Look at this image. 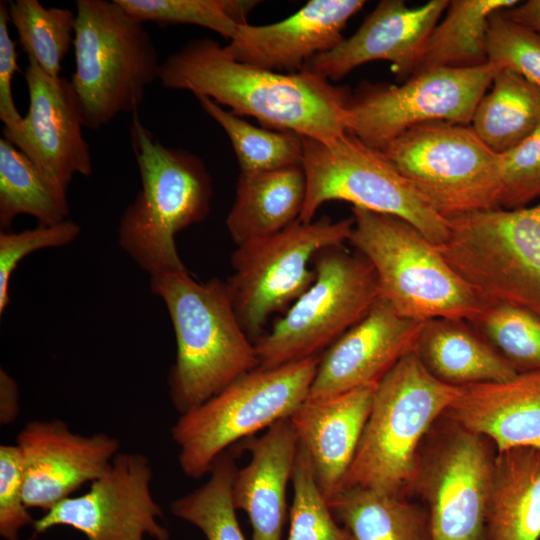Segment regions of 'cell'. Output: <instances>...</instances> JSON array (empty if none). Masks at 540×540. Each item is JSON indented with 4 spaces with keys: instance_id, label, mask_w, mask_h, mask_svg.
I'll return each mask as SVG.
<instances>
[{
    "instance_id": "cell-1",
    "label": "cell",
    "mask_w": 540,
    "mask_h": 540,
    "mask_svg": "<svg viewBox=\"0 0 540 540\" xmlns=\"http://www.w3.org/2000/svg\"><path fill=\"white\" fill-rule=\"evenodd\" d=\"M164 88L187 90L263 125L323 142L348 132L351 94L314 74L278 73L232 58L218 42H188L161 64Z\"/></svg>"
},
{
    "instance_id": "cell-2",
    "label": "cell",
    "mask_w": 540,
    "mask_h": 540,
    "mask_svg": "<svg viewBox=\"0 0 540 540\" xmlns=\"http://www.w3.org/2000/svg\"><path fill=\"white\" fill-rule=\"evenodd\" d=\"M150 286L165 304L176 337L168 387L179 414L259 367L226 282L213 278L200 283L185 270L151 277Z\"/></svg>"
},
{
    "instance_id": "cell-3",
    "label": "cell",
    "mask_w": 540,
    "mask_h": 540,
    "mask_svg": "<svg viewBox=\"0 0 540 540\" xmlns=\"http://www.w3.org/2000/svg\"><path fill=\"white\" fill-rule=\"evenodd\" d=\"M130 133L141 189L120 218L118 243L150 277L185 271L175 236L209 214L211 176L198 156L157 141L137 112Z\"/></svg>"
},
{
    "instance_id": "cell-4",
    "label": "cell",
    "mask_w": 540,
    "mask_h": 540,
    "mask_svg": "<svg viewBox=\"0 0 540 540\" xmlns=\"http://www.w3.org/2000/svg\"><path fill=\"white\" fill-rule=\"evenodd\" d=\"M461 390L433 377L414 350L403 356L376 385L340 490L362 487L405 497L413 488L422 439Z\"/></svg>"
},
{
    "instance_id": "cell-5",
    "label": "cell",
    "mask_w": 540,
    "mask_h": 540,
    "mask_svg": "<svg viewBox=\"0 0 540 540\" xmlns=\"http://www.w3.org/2000/svg\"><path fill=\"white\" fill-rule=\"evenodd\" d=\"M348 242L373 266L380 296L400 315L474 319L486 302L416 227L393 215L352 207Z\"/></svg>"
},
{
    "instance_id": "cell-6",
    "label": "cell",
    "mask_w": 540,
    "mask_h": 540,
    "mask_svg": "<svg viewBox=\"0 0 540 540\" xmlns=\"http://www.w3.org/2000/svg\"><path fill=\"white\" fill-rule=\"evenodd\" d=\"M75 71L71 83L83 126L100 129L121 113H135L161 62L144 23L115 0H77Z\"/></svg>"
},
{
    "instance_id": "cell-7",
    "label": "cell",
    "mask_w": 540,
    "mask_h": 540,
    "mask_svg": "<svg viewBox=\"0 0 540 540\" xmlns=\"http://www.w3.org/2000/svg\"><path fill=\"white\" fill-rule=\"evenodd\" d=\"M319 359L275 368L258 367L222 391L180 414L171 428L182 472L198 479L236 441L289 418L306 400Z\"/></svg>"
},
{
    "instance_id": "cell-8",
    "label": "cell",
    "mask_w": 540,
    "mask_h": 540,
    "mask_svg": "<svg viewBox=\"0 0 540 540\" xmlns=\"http://www.w3.org/2000/svg\"><path fill=\"white\" fill-rule=\"evenodd\" d=\"M436 246L485 301L509 304L540 318V204L447 219Z\"/></svg>"
},
{
    "instance_id": "cell-9",
    "label": "cell",
    "mask_w": 540,
    "mask_h": 540,
    "mask_svg": "<svg viewBox=\"0 0 540 540\" xmlns=\"http://www.w3.org/2000/svg\"><path fill=\"white\" fill-rule=\"evenodd\" d=\"M302 140L307 189L299 221L311 222L323 203L341 200L401 218L435 246L445 242L447 219L433 209L383 151L349 132L328 142L303 136Z\"/></svg>"
},
{
    "instance_id": "cell-10",
    "label": "cell",
    "mask_w": 540,
    "mask_h": 540,
    "mask_svg": "<svg viewBox=\"0 0 540 540\" xmlns=\"http://www.w3.org/2000/svg\"><path fill=\"white\" fill-rule=\"evenodd\" d=\"M383 153L445 219L501 208V154L470 125L422 123L392 140Z\"/></svg>"
},
{
    "instance_id": "cell-11",
    "label": "cell",
    "mask_w": 540,
    "mask_h": 540,
    "mask_svg": "<svg viewBox=\"0 0 540 540\" xmlns=\"http://www.w3.org/2000/svg\"><path fill=\"white\" fill-rule=\"evenodd\" d=\"M316 279L254 343L259 367L275 368L316 356L362 320L380 299L373 266L340 246L313 259Z\"/></svg>"
},
{
    "instance_id": "cell-12",
    "label": "cell",
    "mask_w": 540,
    "mask_h": 540,
    "mask_svg": "<svg viewBox=\"0 0 540 540\" xmlns=\"http://www.w3.org/2000/svg\"><path fill=\"white\" fill-rule=\"evenodd\" d=\"M353 217L296 221L284 230L237 246L226 284L238 320L250 339L260 338L270 315L295 302L315 281L310 261L323 249L348 242Z\"/></svg>"
},
{
    "instance_id": "cell-13",
    "label": "cell",
    "mask_w": 540,
    "mask_h": 540,
    "mask_svg": "<svg viewBox=\"0 0 540 540\" xmlns=\"http://www.w3.org/2000/svg\"><path fill=\"white\" fill-rule=\"evenodd\" d=\"M502 68L488 61L471 68L419 71L400 85H365L351 96L348 132L383 151L396 137L422 123L470 125L479 101Z\"/></svg>"
},
{
    "instance_id": "cell-14",
    "label": "cell",
    "mask_w": 540,
    "mask_h": 540,
    "mask_svg": "<svg viewBox=\"0 0 540 540\" xmlns=\"http://www.w3.org/2000/svg\"><path fill=\"white\" fill-rule=\"evenodd\" d=\"M152 479L146 455L119 452L84 494L66 498L35 519L33 538L66 526L87 540H170L161 523L163 510L152 494Z\"/></svg>"
},
{
    "instance_id": "cell-15",
    "label": "cell",
    "mask_w": 540,
    "mask_h": 540,
    "mask_svg": "<svg viewBox=\"0 0 540 540\" xmlns=\"http://www.w3.org/2000/svg\"><path fill=\"white\" fill-rule=\"evenodd\" d=\"M448 423L447 434L419 460L413 484L428 507L430 540H487L495 454L485 437Z\"/></svg>"
},
{
    "instance_id": "cell-16",
    "label": "cell",
    "mask_w": 540,
    "mask_h": 540,
    "mask_svg": "<svg viewBox=\"0 0 540 540\" xmlns=\"http://www.w3.org/2000/svg\"><path fill=\"white\" fill-rule=\"evenodd\" d=\"M24 77L29 94L27 114L18 124L3 127V139L67 190L74 175L92 172L79 99L71 81L52 78L32 60H28Z\"/></svg>"
},
{
    "instance_id": "cell-17",
    "label": "cell",
    "mask_w": 540,
    "mask_h": 540,
    "mask_svg": "<svg viewBox=\"0 0 540 540\" xmlns=\"http://www.w3.org/2000/svg\"><path fill=\"white\" fill-rule=\"evenodd\" d=\"M16 445L22 457L25 504L44 511L101 477L120 450L118 438L102 432L75 433L61 419L26 423Z\"/></svg>"
},
{
    "instance_id": "cell-18",
    "label": "cell",
    "mask_w": 540,
    "mask_h": 540,
    "mask_svg": "<svg viewBox=\"0 0 540 540\" xmlns=\"http://www.w3.org/2000/svg\"><path fill=\"white\" fill-rule=\"evenodd\" d=\"M448 5V0H431L410 8L401 0L380 1L351 37L309 59L302 71L339 80L364 63L384 60L392 63L401 80H407L416 71L427 37Z\"/></svg>"
},
{
    "instance_id": "cell-19",
    "label": "cell",
    "mask_w": 540,
    "mask_h": 540,
    "mask_svg": "<svg viewBox=\"0 0 540 540\" xmlns=\"http://www.w3.org/2000/svg\"><path fill=\"white\" fill-rule=\"evenodd\" d=\"M422 323L398 314L380 297L368 314L319 359L306 400H323L376 385L414 350Z\"/></svg>"
},
{
    "instance_id": "cell-20",
    "label": "cell",
    "mask_w": 540,
    "mask_h": 540,
    "mask_svg": "<svg viewBox=\"0 0 540 540\" xmlns=\"http://www.w3.org/2000/svg\"><path fill=\"white\" fill-rule=\"evenodd\" d=\"M362 0H311L288 18L268 25L241 24L224 46L235 60L273 72L297 73L306 62L339 45Z\"/></svg>"
},
{
    "instance_id": "cell-21",
    "label": "cell",
    "mask_w": 540,
    "mask_h": 540,
    "mask_svg": "<svg viewBox=\"0 0 540 540\" xmlns=\"http://www.w3.org/2000/svg\"><path fill=\"white\" fill-rule=\"evenodd\" d=\"M377 385V384H376ZM376 385L318 401L305 400L289 417L308 452L327 501L341 488L371 412Z\"/></svg>"
},
{
    "instance_id": "cell-22",
    "label": "cell",
    "mask_w": 540,
    "mask_h": 540,
    "mask_svg": "<svg viewBox=\"0 0 540 540\" xmlns=\"http://www.w3.org/2000/svg\"><path fill=\"white\" fill-rule=\"evenodd\" d=\"M443 416L488 439L496 452L521 446L540 449V370L505 382L462 387Z\"/></svg>"
},
{
    "instance_id": "cell-23",
    "label": "cell",
    "mask_w": 540,
    "mask_h": 540,
    "mask_svg": "<svg viewBox=\"0 0 540 540\" xmlns=\"http://www.w3.org/2000/svg\"><path fill=\"white\" fill-rule=\"evenodd\" d=\"M299 445L289 418L279 420L258 438L244 444L248 464L237 469L232 498L245 511L252 526V540H281L287 515L286 490L292 477Z\"/></svg>"
},
{
    "instance_id": "cell-24",
    "label": "cell",
    "mask_w": 540,
    "mask_h": 540,
    "mask_svg": "<svg viewBox=\"0 0 540 540\" xmlns=\"http://www.w3.org/2000/svg\"><path fill=\"white\" fill-rule=\"evenodd\" d=\"M414 352L433 377L455 387L505 382L517 375L509 363L462 319L424 321Z\"/></svg>"
},
{
    "instance_id": "cell-25",
    "label": "cell",
    "mask_w": 540,
    "mask_h": 540,
    "mask_svg": "<svg viewBox=\"0 0 540 540\" xmlns=\"http://www.w3.org/2000/svg\"><path fill=\"white\" fill-rule=\"evenodd\" d=\"M301 166L263 172H241L233 206L226 218L234 243L276 234L299 220L306 198Z\"/></svg>"
},
{
    "instance_id": "cell-26",
    "label": "cell",
    "mask_w": 540,
    "mask_h": 540,
    "mask_svg": "<svg viewBox=\"0 0 540 540\" xmlns=\"http://www.w3.org/2000/svg\"><path fill=\"white\" fill-rule=\"evenodd\" d=\"M486 531L487 540H540V449L495 453Z\"/></svg>"
},
{
    "instance_id": "cell-27",
    "label": "cell",
    "mask_w": 540,
    "mask_h": 540,
    "mask_svg": "<svg viewBox=\"0 0 540 540\" xmlns=\"http://www.w3.org/2000/svg\"><path fill=\"white\" fill-rule=\"evenodd\" d=\"M327 502L354 540H430L427 512L404 496L351 487Z\"/></svg>"
},
{
    "instance_id": "cell-28",
    "label": "cell",
    "mask_w": 540,
    "mask_h": 540,
    "mask_svg": "<svg viewBox=\"0 0 540 540\" xmlns=\"http://www.w3.org/2000/svg\"><path fill=\"white\" fill-rule=\"evenodd\" d=\"M470 126L498 154L515 148L540 126V86L502 68L491 91L479 101Z\"/></svg>"
},
{
    "instance_id": "cell-29",
    "label": "cell",
    "mask_w": 540,
    "mask_h": 540,
    "mask_svg": "<svg viewBox=\"0 0 540 540\" xmlns=\"http://www.w3.org/2000/svg\"><path fill=\"white\" fill-rule=\"evenodd\" d=\"M516 0H452L446 16L430 32L414 73L433 68H471L488 62L487 31L491 15L517 5Z\"/></svg>"
},
{
    "instance_id": "cell-30",
    "label": "cell",
    "mask_w": 540,
    "mask_h": 540,
    "mask_svg": "<svg viewBox=\"0 0 540 540\" xmlns=\"http://www.w3.org/2000/svg\"><path fill=\"white\" fill-rule=\"evenodd\" d=\"M67 190L46 176L24 153L0 139V227L9 228L19 215L42 225L68 219Z\"/></svg>"
},
{
    "instance_id": "cell-31",
    "label": "cell",
    "mask_w": 540,
    "mask_h": 540,
    "mask_svg": "<svg viewBox=\"0 0 540 540\" xmlns=\"http://www.w3.org/2000/svg\"><path fill=\"white\" fill-rule=\"evenodd\" d=\"M195 97L229 137L241 172H263L302 165L301 135L258 128L206 96Z\"/></svg>"
},
{
    "instance_id": "cell-32",
    "label": "cell",
    "mask_w": 540,
    "mask_h": 540,
    "mask_svg": "<svg viewBox=\"0 0 540 540\" xmlns=\"http://www.w3.org/2000/svg\"><path fill=\"white\" fill-rule=\"evenodd\" d=\"M236 471L234 456L225 451L202 486L171 501V513L197 527L206 540H246L232 498Z\"/></svg>"
},
{
    "instance_id": "cell-33",
    "label": "cell",
    "mask_w": 540,
    "mask_h": 540,
    "mask_svg": "<svg viewBox=\"0 0 540 540\" xmlns=\"http://www.w3.org/2000/svg\"><path fill=\"white\" fill-rule=\"evenodd\" d=\"M8 14L28 60L52 78L61 77L62 62L74 43L75 13L46 8L38 0H16L9 2Z\"/></svg>"
},
{
    "instance_id": "cell-34",
    "label": "cell",
    "mask_w": 540,
    "mask_h": 540,
    "mask_svg": "<svg viewBox=\"0 0 540 540\" xmlns=\"http://www.w3.org/2000/svg\"><path fill=\"white\" fill-rule=\"evenodd\" d=\"M519 373L540 370V318L521 308L486 302L468 322Z\"/></svg>"
},
{
    "instance_id": "cell-35",
    "label": "cell",
    "mask_w": 540,
    "mask_h": 540,
    "mask_svg": "<svg viewBox=\"0 0 540 540\" xmlns=\"http://www.w3.org/2000/svg\"><path fill=\"white\" fill-rule=\"evenodd\" d=\"M138 21L159 25L190 24L231 40L258 1L241 0H115Z\"/></svg>"
},
{
    "instance_id": "cell-36",
    "label": "cell",
    "mask_w": 540,
    "mask_h": 540,
    "mask_svg": "<svg viewBox=\"0 0 540 540\" xmlns=\"http://www.w3.org/2000/svg\"><path fill=\"white\" fill-rule=\"evenodd\" d=\"M291 480L294 496L287 540H354L335 519L317 484L311 458L300 443Z\"/></svg>"
},
{
    "instance_id": "cell-37",
    "label": "cell",
    "mask_w": 540,
    "mask_h": 540,
    "mask_svg": "<svg viewBox=\"0 0 540 540\" xmlns=\"http://www.w3.org/2000/svg\"><path fill=\"white\" fill-rule=\"evenodd\" d=\"M486 52L488 61L540 86V34L513 22L504 10L489 19Z\"/></svg>"
},
{
    "instance_id": "cell-38",
    "label": "cell",
    "mask_w": 540,
    "mask_h": 540,
    "mask_svg": "<svg viewBox=\"0 0 540 540\" xmlns=\"http://www.w3.org/2000/svg\"><path fill=\"white\" fill-rule=\"evenodd\" d=\"M81 227L71 219L42 225L18 233H0V314L9 303L11 276L24 257L46 248H57L70 244L80 234Z\"/></svg>"
},
{
    "instance_id": "cell-39",
    "label": "cell",
    "mask_w": 540,
    "mask_h": 540,
    "mask_svg": "<svg viewBox=\"0 0 540 540\" xmlns=\"http://www.w3.org/2000/svg\"><path fill=\"white\" fill-rule=\"evenodd\" d=\"M502 209L526 207L540 196V126L521 144L501 154Z\"/></svg>"
},
{
    "instance_id": "cell-40",
    "label": "cell",
    "mask_w": 540,
    "mask_h": 540,
    "mask_svg": "<svg viewBox=\"0 0 540 540\" xmlns=\"http://www.w3.org/2000/svg\"><path fill=\"white\" fill-rule=\"evenodd\" d=\"M35 519L23 495L22 457L17 445L0 446V536L3 540H19L26 526Z\"/></svg>"
},
{
    "instance_id": "cell-41",
    "label": "cell",
    "mask_w": 540,
    "mask_h": 540,
    "mask_svg": "<svg viewBox=\"0 0 540 540\" xmlns=\"http://www.w3.org/2000/svg\"><path fill=\"white\" fill-rule=\"evenodd\" d=\"M9 2H0V119L4 126L18 124L23 116L18 112L12 93V81L17 65L16 43L11 38L9 22Z\"/></svg>"
},
{
    "instance_id": "cell-42",
    "label": "cell",
    "mask_w": 540,
    "mask_h": 540,
    "mask_svg": "<svg viewBox=\"0 0 540 540\" xmlns=\"http://www.w3.org/2000/svg\"><path fill=\"white\" fill-rule=\"evenodd\" d=\"M20 413V396L17 382L3 368L0 369V424H13Z\"/></svg>"
},
{
    "instance_id": "cell-43",
    "label": "cell",
    "mask_w": 540,
    "mask_h": 540,
    "mask_svg": "<svg viewBox=\"0 0 540 540\" xmlns=\"http://www.w3.org/2000/svg\"><path fill=\"white\" fill-rule=\"evenodd\" d=\"M513 22L540 34V0H529L504 10Z\"/></svg>"
}]
</instances>
